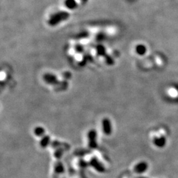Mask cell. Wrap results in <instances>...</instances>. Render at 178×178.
I'll return each instance as SVG.
<instances>
[{
	"mask_svg": "<svg viewBox=\"0 0 178 178\" xmlns=\"http://www.w3.org/2000/svg\"><path fill=\"white\" fill-rule=\"evenodd\" d=\"M70 14L67 11H59L51 16L48 23L50 26H55L69 17Z\"/></svg>",
	"mask_w": 178,
	"mask_h": 178,
	"instance_id": "obj_1",
	"label": "cell"
},
{
	"mask_svg": "<svg viewBox=\"0 0 178 178\" xmlns=\"http://www.w3.org/2000/svg\"><path fill=\"white\" fill-rule=\"evenodd\" d=\"M102 131L103 133L107 135H110L112 132V123L108 118H104L102 121Z\"/></svg>",
	"mask_w": 178,
	"mask_h": 178,
	"instance_id": "obj_2",
	"label": "cell"
},
{
	"mask_svg": "<svg viewBox=\"0 0 178 178\" xmlns=\"http://www.w3.org/2000/svg\"><path fill=\"white\" fill-rule=\"evenodd\" d=\"M44 80L49 85H52L58 86L60 81H59L57 79V77L54 74L51 73H46L44 75Z\"/></svg>",
	"mask_w": 178,
	"mask_h": 178,
	"instance_id": "obj_3",
	"label": "cell"
},
{
	"mask_svg": "<svg viewBox=\"0 0 178 178\" xmlns=\"http://www.w3.org/2000/svg\"><path fill=\"white\" fill-rule=\"evenodd\" d=\"M96 138L97 134L96 130H90L88 133V140L89 142V147L95 148L96 147Z\"/></svg>",
	"mask_w": 178,
	"mask_h": 178,
	"instance_id": "obj_4",
	"label": "cell"
},
{
	"mask_svg": "<svg viewBox=\"0 0 178 178\" xmlns=\"http://www.w3.org/2000/svg\"><path fill=\"white\" fill-rule=\"evenodd\" d=\"M148 169V164L146 162H140L134 166L133 171L136 173H142Z\"/></svg>",
	"mask_w": 178,
	"mask_h": 178,
	"instance_id": "obj_5",
	"label": "cell"
},
{
	"mask_svg": "<svg viewBox=\"0 0 178 178\" xmlns=\"http://www.w3.org/2000/svg\"><path fill=\"white\" fill-rule=\"evenodd\" d=\"M34 133L36 137L42 138V137L45 135V129L40 126L37 127H35L34 129Z\"/></svg>",
	"mask_w": 178,
	"mask_h": 178,
	"instance_id": "obj_6",
	"label": "cell"
},
{
	"mask_svg": "<svg viewBox=\"0 0 178 178\" xmlns=\"http://www.w3.org/2000/svg\"><path fill=\"white\" fill-rule=\"evenodd\" d=\"M50 142V138L48 135H44L41 138V140L40 141V145L42 148H46L47 145H49Z\"/></svg>",
	"mask_w": 178,
	"mask_h": 178,
	"instance_id": "obj_7",
	"label": "cell"
},
{
	"mask_svg": "<svg viewBox=\"0 0 178 178\" xmlns=\"http://www.w3.org/2000/svg\"><path fill=\"white\" fill-rule=\"evenodd\" d=\"M65 6L70 9H75L77 7V3L75 0H65Z\"/></svg>",
	"mask_w": 178,
	"mask_h": 178,
	"instance_id": "obj_8",
	"label": "cell"
},
{
	"mask_svg": "<svg viewBox=\"0 0 178 178\" xmlns=\"http://www.w3.org/2000/svg\"><path fill=\"white\" fill-rule=\"evenodd\" d=\"M135 50L137 54H138V55H142L145 54V53L146 52V47L143 44H138L136 46Z\"/></svg>",
	"mask_w": 178,
	"mask_h": 178,
	"instance_id": "obj_9",
	"label": "cell"
},
{
	"mask_svg": "<svg viewBox=\"0 0 178 178\" xmlns=\"http://www.w3.org/2000/svg\"><path fill=\"white\" fill-rule=\"evenodd\" d=\"M96 51H97V54L99 55H101V56H106V55H107L106 54V48L105 47L102 45V44H99L96 46Z\"/></svg>",
	"mask_w": 178,
	"mask_h": 178,
	"instance_id": "obj_10",
	"label": "cell"
},
{
	"mask_svg": "<svg viewBox=\"0 0 178 178\" xmlns=\"http://www.w3.org/2000/svg\"><path fill=\"white\" fill-rule=\"evenodd\" d=\"M154 144H155L156 146H159V147H162V146H164L166 143V140L163 137L157 138H154Z\"/></svg>",
	"mask_w": 178,
	"mask_h": 178,
	"instance_id": "obj_11",
	"label": "cell"
},
{
	"mask_svg": "<svg viewBox=\"0 0 178 178\" xmlns=\"http://www.w3.org/2000/svg\"><path fill=\"white\" fill-rule=\"evenodd\" d=\"M57 86L58 89H59V90L65 89L68 86V83H67V81H62L59 82V84Z\"/></svg>",
	"mask_w": 178,
	"mask_h": 178,
	"instance_id": "obj_12",
	"label": "cell"
},
{
	"mask_svg": "<svg viewBox=\"0 0 178 178\" xmlns=\"http://www.w3.org/2000/svg\"><path fill=\"white\" fill-rule=\"evenodd\" d=\"M104 58H105L106 63H108V65H113L114 64V60H113V59L112 57H111V56H110V55H108V54H107Z\"/></svg>",
	"mask_w": 178,
	"mask_h": 178,
	"instance_id": "obj_13",
	"label": "cell"
},
{
	"mask_svg": "<svg viewBox=\"0 0 178 178\" xmlns=\"http://www.w3.org/2000/svg\"><path fill=\"white\" fill-rule=\"evenodd\" d=\"M89 36V33L88 32L86 31H83V32H81V33H80L79 34H78L77 35V38H86Z\"/></svg>",
	"mask_w": 178,
	"mask_h": 178,
	"instance_id": "obj_14",
	"label": "cell"
},
{
	"mask_svg": "<svg viewBox=\"0 0 178 178\" xmlns=\"http://www.w3.org/2000/svg\"><path fill=\"white\" fill-rule=\"evenodd\" d=\"M75 50H76L78 53H81L84 50V48H83V47L81 45L77 44L75 46Z\"/></svg>",
	"mask_w": 178,
	"mask_h": 178,
	"instance_id": "obj_15",
	"label": "cell"
},
{
	"mask_svg": "<svg viewBox=\"0 0 178 178\" xmlns=\"http://www.w3.org/2000/svg\"><path fill=\"white\" fill-rule=\"evenodd\" d=\"M105 38H106V35L104 34H103V33L98 34L97 35V37H96L97 40H99V41L103 40L105 39Z\"/></svg>",
	"mask_w": 178,
	"mask_h": 178,
	"instance_id": "obj_16",
	"label": "cell"
},
{
	"mask_svg": "<svg viewBox=\"0 0 178 178\" xmlns=\"http://www.w3.org/2000/svg\"><path fill=\"white\" fill-rule=\"evenodd\" d=\"M63 75H64L65 78H66V79H70V77L71 76V75L69 72H65L64 74H63Z\"/></svg>",
	"mask_w": 178,
	"mask_h": 178,
	"instance_id": "obj_17",
	"label": "cell"
},
{
	"mask_svg": "<svg viewBox=\"0 0 178 178\" xmlns=\"http://www.w3.org/2000/svg\"><path fill=\"white\" fill-rule=\"evenodd\" d=\"M81 1H82V2L83 3H86L87 2H88V0H81Z\"/></svg>",
	"mask_w": 178,
	"mask_h": 178,
	"instance_id": "obj_18",
	"label": "cell"
}]
</instances>
